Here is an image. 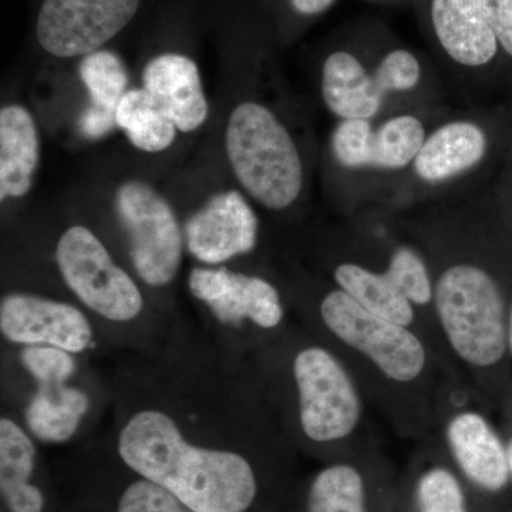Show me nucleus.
I'll return each mask as SVG.
<instances>
[{
	"label": "nucleus",
	"mask_w": 512,
	"mask_h": 512,
	"mask_svg": "<svg viewBox=\"0 0 512 512\" xmlns=\"http://www.w3.org/2000/svg\"><path fill=\"white\" fill-rule=\"evenodd\" d=\"M488 137L470 120H453L431 131L412 164L421 183L440 185L463 177L484 160Z\"/></svg>",
	"instance_id": "nucleus-15"
},
{
	"label": "nucleus",
	"mask_w": 512,
	"mask_h": 512,
	"mask_svg": "<svg viewBox=\"0 0 512 512\" xmlns=\"http://www.w3.org/2000/svg\"><path fill=\"white\" fill-rule=\"evenodd\" d=\"M225 148L245 191L271 211H284L301 197L303 164L298 146L274 111L256 101L232 110Z\"/></svg>",
	"instance_id": "nucleus-2"
},
{
	"label": "nucleus",
	"mask_w": 512,
	"mask_h": 512,
	"mask_svg": "<svg viewBox=\"0 0 512 512\" xmlns=\"http://www.w3.org/2000/svg\"><path fill=\"white\" fill-rule=\"evenodd\" d=\"M426 126L414 114H396L375 127L373 168L399 171L412 167L426 143Z\"/></svg>",
	"instance_id": "nucleus-23"
},
{
	"label": "nucleus",
	"mask_w": 512,
	"mask_h": 512,
	"mask_svg": "<svg viewBox=\"0 0 512 512\" xmlns=\"http://www.w3.org/2000/svg\"><path fill=\"white\" fill-rule=\"evenodd\" d=\"M299 393V417L306 436L332 443L350 436L362 416L355 384L326 349H303L293 362Z\"/></svg>",
	"instance_id": "nucleus-7"
},
{
	"label": "nucleus",
	"mask_w": 512,
	"mask_h": 512,
	"mask_svg": "<svg viewBox=\"0 0 512 512\" xmlns=\"http://www.w3.org/2000/svg\"><path fill=\"white\" fill-rule=\"evenodd\" d=\"M417 512H468L458 478L444 467L421 474L416 485Z\"/></svg>",
	"instance_id": "nucleus-27"
},
{
	"label": "nucleus",
	"mask_w": 512,
	"mask_h": 512,
	"mask_svg": "<svg viewBox=\"0 0 512 512\" xmlns=\"http://www.w3.org/2000/svg\"><path fill=\"white\" fill-rule=\"evenodd\" d=\"M308 512H367L362 474L349 464L323 468L309 487Z\"/></svg>",
	"instance_id": "nucleus-24"
},
{
	"label": "nucleus",
	"mask_w": 512,
	"mask_h": 512,
	"mask_svg": "<svg viewBox=\"0 0 512 512\" xmlns=\"http://www.w3.org/2000/svg\"><path fill=\"white\" fill-rule=\"evenodd\" d=\"M22 363L37 383L26 409L29 430L45 443L72 439L89 410L87 394L66 384L76 370L72 353L52 346H28Z\"/></svg>",
	"instance_id": "nucleus-9"
},
{
	"label": "nucleus",
	"mask_w": 512,
	"mask_h": 512,
	"mask_svg": "<svg viewBox=\"0 0 512 512\" xmlns=\"http://www.w3.org/2000/svg\"><path fill=\"white\" fill-rule=\"evenodd\" d=\"M36 447L10 419L0 420V493L9 512H43L46 498L32 483Z\"/></svg>",
	"instance_id": "nucleus-20"
},
{
	"label": "nucleus",
	"mask_w": 512,
	"mask_h": 512,
	"mask_svg": "<svg viewBox=\"0 0 512 512\" xmlns=\"http://www.w3.org/2000/svg\"><path fill=\"white\" fill-rule=\"evenodd\" d=\"M510 342H511V348H512V313H511V330H510Z\"/></svg>",
	"instance_id": "nucleus-33"
},
{
	"label": "nucleus",
	"mask_w": 512,
	"mask_h": 512,
	"mask_svg": "<svg viewBox=\"0 0 512 512\" xmlns=\"http://www.w3.org/2000/svg\"><path fill=\"white\" fill-rule=\"evenodd\" d=\"M0 330L10 342L52 346L70 353L89 348L93 329L79 309L28 293H13L0 303Z\"/></svg>",
	"instance_id": "nucleus-10"
},
{
	"label": "nucleus",
	"mask_w": 512,
	"mask_h": 512,
	"mask_svg": "<svg viewBox=\"0 0 512 512\" xmlns=\"http://www.w3.org/2000/svg\"><path fill=\"white\" fill-rule=\"evenodd\" d=\"M322 97L333 116L342 120H373L386 97L377 90L373 74L349 50H336L322 67Z\"/></svg>",
	"instance_id": "nucleus-17"
},
{
	"label": "nucleus",
	"mask_w": 512,
	"mask_h": 512,
	"mask_svg": "<svg viewBox=\"0 0 512 512\" xmlns=\"http://www.w3.org/2000/svg\"><path fill=\"white\" fill-rule=\"evenodd\" d=\"M80 79L92 100L80 119V128L84 136L89 138L106 136L117 126V107L128 92L126 66L116 53L100 49L83 57Z\"/></svg>",
	"instance_id": "nucleus-19"
},
{
	"label": "nucleus",
	"mask_w": 512,
	"mask_h": 512,
	"mask_svg": "<svg viewBox=\"0 0 512 512\" xmlns=\"http://www.w3.org/2000/svg\"><path fill=\"white\" fill-rule=\"evenodd\" d=\"M507 454H508V464H510V474L512 477V440H511V443L508 444Z\"/></svg>",
	"instance_id": "nucleus-32"
},
{
	"label": "nucleus",
	"mask_w": 512,
	"mask_h": 512,
	"mask_svg": "<svg viewBox=\"0 0 512 512\" xmlns=\"http://www.w3.org/2000/svg\"><path fill=\"white\" fill-rule=\"evenodd\" d=\"M116 124L134 147L150 154L167 150L177 134L173 120L144 87L124 94L117 107Z\"/></svg>",
	"instance_id": "nucleus-22"
},
{
	"label": "nucleus",
	"mask_w": 512,
	"mask_h": 512,
	"mask_svg": "<svg viewBox=\"0 0 512 512\" xmlns=\"http://www.w3.org/2000/svg\"><path fill=\"white\" fill-rule=\"evenodd\" d=\"M372 74L377 90L387 97L389 94L416 90L421 82L423 69L413 52L397 47L382 56Z\"/></svg>",
	"instance_id": "nucleus-28"
},
{
	"label": "nucleus",
	"mask_w": 512,
	"mask_h": 512,
	"mask_svg": "<svg viewBox=\"0 0 512 512\" xmlns=\"http://www.w3.org/2000/svg\"><path fill=\"white\" fill-rule=\"evenodd\" d=\"M387 278L409 299L413 305H427L434 299V285L431 282L426 262L414 249L400 247L390 256Z\"/></svg>",
	"instance_id": "nucleus-26"
},
{
	"label": "nucleus",
	"mask_w": 512,
	"mask_h": 512,
	"mask_svg": "<svg viewBox=\"0 0 512 512\" xmlns=\"http://www.w3.org/2000/svg\"><path fill=\"white\" fill-rule=\"evenodd\" d=\"M195 298L210 306L224 323L249 319L259 328H276L284 318V306L275 286L259 276L231 272L227 268L192 269L188 279Z\"/></svg>",
	"instance_id": "nucleus-12"
},
{
	"label": "nucleus",
	"mask_w": 512,
	"mask_h": 512,
	"mask_svg": "<svg viewBox=\"0 0 512 512\" xmlns=\"http://www.w3.org/2000/svg\"><path fill=\"white\" fill-rule=\"evenodd\" d=\"M375 126L372 120L339 121L332 134V153L343 168L352 171L373 168Z\"/></svg>",
	"instance_id": "nucleus-25"
},
{
	"label": "nucleus",
	"mask_w": 512,
	"mask_h": 512,
	"mask_svg": "<svg viewBox=\"0 0 512 512\" xmlns=\"http://www.w3.org/2000/svg\"><path fill=\"white\" fill-rule=\"evenodd\" d=\"M433 301L448 342L464 362L477 367L500 362L507 348L504 302L484 269L450 266L434 285Z\"/></svg>",
	"instance_id": "nucleus-3"
},
{
	"label": "nucleus",
	"mask_w": 512,
	"mask_h": 512,
	"mask_svg": "<svg viewBox=\"0 0 512 512\" xmlns=\"http://www.w3.org/2000/svg\"><path fill=\"white\" fill-rule=\"evenodd\" d=\"M430 23L441 50L458 66H487L501 47L471 0H430Z\"/></svg>",
	"instance_id": "nucleus-14"
},
{
	"label": "nucleus",
	"mask_w": 512,
	"mask_h": 512,
	"mask_svg": "<svg viewBox=\"0 0 512 512\" xmlns=\"http://www.w3.org/2000/svg\"><path fill=\"white\" fill-rule=\"evenodd\" d=\"M447 440L464 476L481 490H503L510 480L507 448L480 414H457L447 426Z\"/></svg>",
	"instance_id": "nucleus-16"
},
{
	"label": "nucleus",
	"mask_w": 512,
	"mask_h": 512,
	"mask_svg": "<svg viewBox=\"0 0 512 512\" xmlns=\"http://www.w3.org/2000/svg\"><path fill=\"white\" fill-rule=\"evenodd\" d=\"M320 315L333 335L369 357L390 380L409 383L423 373L427 353L421 340L406 326L367 311L342 289L323 298Z\"/></svg>",
	"instance_id": "nucleus-6"
},
{
	"label": "nucleus",
	"mask_w": 512,
	"mask_h": 512,
	"mask_svg": "<svg viewBox=\"0 0 512 512\" xmlns=\"http://www.w3.org/2000/svg\"><path fill=\"white\" fill-rule=\"evenodd\" d=\"M117 450L138 477L153 481L197 512H247L258 481L247 458L192 446L170 416L143 410L127 421Z\"/></svg>",
	"instance_id": "nucleus-1"
},
{
	"label": "nucleus",
	"mask_w": 512,
	"mask_h": 512,
	"mask_svg": "<svg viewBox=\"0 0 512 512\" xmlns=\"http://www.w3.org/2000/svg\"><path fill=\"white\" fill-rule=\"evenodd\" d=\"M339 289L352 296L367 311L397 325L409 328L414 320L413 303L403 295L384 272L345 262L335 269Z\"/></svg>",
	"instance_id": "nucleus-21"
},
{
	"label": "nucleus",
	"mask_w": 512,
	"mask_h": 512,
	"mask_svg": "<svg viewBox=\"0 0 512 512\" xmlns=\"http://www.w3.org/2000/svg\"><path fill=\"white\" fill-rule=\"evenodd\" d=\"M144 89L158 101L181 133H192L208 117L200 70L191 57L163 53L144 67Z\"/></svg>",
	"instance_id": "nucleus-13"
},
{
	"label": "nucleus",
	"mask_w": 512,
	"mask_h": 512,
	"mask_svg": "<svg viewBox=\"0 0 512 512\" xmlns=\"http://www.w3.org/2000/svg\"><path fill=\"white\" fill-rule=\"evenodd\" d=\"M140 5L141 0H43L37 43L59 59L92 55L130 25Z\"/></svg>",
	"instance_id": "nucleus-8"
},
{
	"label": "nucleus",
	"mask_w": 512,
	"mask_h": 512,
	"mask_svg": "<svg viewBox=\"0 0 512 512\" xmlns=\"http://www.w3.org/2000/svg\"><path fill=\"white\" fill-rule=\"evenodd\" d=\"M56 259L70 291L103 318L130 322L143 311V295L136 282L89 228L67 229L57 242Z\"/></svg>",
	"instance_id": "nucleus-4"
},
{
	"label": "nucleus",
	"mask_w": 512,
	"mask_h": 512,
	"mask_svg": "<svg viewBox=\"0 0 512 512\" xmlns=\"http://www.w3.org/2000/svg\"><path fill=\"white\" fill-rule=\"evenodd\" d=\"M296 13L302 16H318L332 8L336 0H289Z\"/></svg>",
	"instance_id": "nucleus-31"
},
{
	"label": "nucleus",
	"mask_w": 512,
	"mask_h": 512,
	"mask_svg": "<svg viewBox=\"0 0 512 512\" xmlns=\"http://www.w3.org/2000/svg\"><path fill=\"white\" fill-rule=\"evenodd\" d=\"M116 210L130 239L138 276L150 286L170 284L180 271L184 249L171 205L151 185L130 180L116 192Z\"/></svg>",
	"instance_id": "nucleus-5"
},
{
	"label": "nucleus",
	"mask_w": 512,
	"mask_h": 512,
	"mask_svg": "<svg viewBox=\"0 0 512 512\" xmlns=\"http://www.w3.org/2000/svg\"><path fill=\"white\" fill-rule=\"evenodd\" d=\"M116 512H197L164 487L138 478L128 485L117 501Z\"/></svg>",
	"instance_id": "nucleus-29"
},
{
	"label": "nucleus",
	"mask_w": 512,
	"mask_h": 512,
	"mask_svg": "<svg viewBox=\"0 0 512 512\" xmlns=\"http://www.w3.org/2000/svg\"><path fill=\"white\" fill-rule=\"evenodd\" d=\"M40 160L39 131L32 114L18 104L0 110V200L25 197Z\"/></svg>",
	"instance_id": "nucleus-18"
},
{
	"label": "nucleus",
	"mask_w": 512,
	"mask_h": 512,
	"mask_svg": "<svg viewBox=\"0 0 512 512\" xmlns=\"http://www.w3.org/2000/svg\"><path fill=\"white\" fill-rule=\"evenodd\" d=\"M258 218L238 191L214 195L185 225L188 251L204 264L217 265L254 251Z\"/></svg>",
	"instance_id": "nucleus-11"
},
{
	"label": "nucleus",
	"mask_w": 512,
	"mask_h": 512,
	"mask_svg": "<svg viewBox=\"0 0 512 512\" xmlns=\"http://www.w3.org/2000/svg\"><path fill=\"white\" fill-rule=\"evenodd\" d=\"M498 37L501 47L512 57V0H471Z\"/></svg>",
	"instance_id": "nucleus-30"
}]
</instances>
